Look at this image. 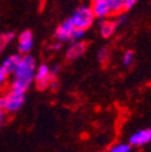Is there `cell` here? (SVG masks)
Returning a JSON list of instances; mask_svg holds the SVG:
<instances>
[{
  "label": "cell",
  "mask_w": 151,
  "mask_h": 152,
  "mask_svg": "<svg viewBox=\"0 0 151 152\" xmlns=\"http://www.w3.org/2000/svg\"><path fill=\"white\" fill-rule=\"evenodd\" d=\"M35 70H36V62L34 57L28 53L21 56L20 62H18L17 66L12 72L13 80L11 82V89L27 92L34 80Z\"/></svg>",
  "instance_id": "obj_1"
},
{
  "label": "cell",
  "mask_w": 151,
  "mask_h": 152,
  "mask_svg": "<svg viewBox=\"0 0 151 152\" xmlns=\"http://www.w3.org/2000/svg\"><path fill=\"white\" fill-rule=\"evenodd\" d=\"M26 103V92L11 89L5 96L0 97V109L4 112H16Z\"/></svg>",
  "instance_id": "obj_2"
},
{
  "label": "cell",
  "mask_w": 151,
  "mask_h": 152,
  "mask_svg": "<svg viewBox=\"0 0 151 152\" xmlns=\"http://www.w3.org/2000/svg\"><path fill=\"white\" fill-rule=\"evenodd\" d=\"M94 15L92 12V9L88 6H81L71 15L70 20L75 28H80L87 30L94 22Z\"/></svg>",
  "instance_id": "obj_3"
},
{
  "label": "cell",
  "mask_w": 151,
  "mask_h": 152,
  "mask_svg": "<svg viewBox=\"0 0 151 152\" xmlns=\"http://www.w3.org/2000/svg\"><path fill=\"white\" fill-rule=\"evenodd\" d=\"M34 80L36 82V86L39 89H45L50 86V83L56 80V77L51 72V68L46 64H41L40 66H36L35 74H34Z\"/></svg>",
  "instance_id": "obj_4"
},
{
  "label": "cell",
  "mask_w": 151,
  "mask_h": 152,
  "mask_svg": "<svg viewBox=\"0 0 151 152\" xmlns=\"http://www.w3.org/2000/svg\"><path fill=\"white\" fill-rule=\"evenodd\" d=\"M74 29H75V27H74L71 20H70V18H68V20L62 22L57 28H56V30H54V39L57 41H61V42L71 40V35H73Z\"/></svg>",
  "instance_id": "obj_5"
},
{
  "label": "cell",
  "mask_w": 151,
  "mask_h": 152,
  "mask_svg": "<svg viewBox=\"0 0 151 152\" xmlns=\"http://www.w3.org/2000/svg\"><path fill=\"white\" fill-rule=\"evenodd\" d=\"M151 142V128L140 129L129 137V145L132 147H141Z\"/></svg>",
  "instance_id": "obj_6"
},
{
  "label": "cell",
  "mask_w": 151,
  "mask_h": 152,
  "mask_svg": "<svg viewBox=\"0 0 151 152\" xmlns=\"http://www.w3.org/2000/svg\"><path fill=\"white\" fill-rule=\"evenodd\" d=\"M34 40H33V33L30 30H24L18 36V52L21 54H27L33 48Z\"/></svg>",
  "instance_id": "obj_7"
},
{
  "label": "cell",
  "mask_w": 151,
  "mask_h": 152,
  "mask_svg": "<svg viewBox=\"0 0 151 152\" xmlns=\"http://www.w3.org/2000/svg\"><path fill=\"white\" fill-rule=\"evenodd\" d=\"M86 42L81 41V40H78V41H74L70 47L67 50V53H65V57H67V59L68 61H75V59H78L79 57H81L85 51H86Z\"/></svg>",
  "instance_id": "obj_8"
},
{
  "label": "cell",
  "mask_w": 151,
  "mask_h": 152,
  "mask_svg": "<svg viewBox=\"0 0 151 152\" xmlns=\"http://www.w3.org/2000/svg\"><path fill=\"white\" fill-rule=\"evenodd\" d=\"M91 9H92L94 17H97V18H105L110 15V10L105 0H94Z\"/></svg>",
  "instance_id": "obj_9"
},
{
  "label": "cell",
  "mask_w": 151,
  "mask_h": 152,
  "mask_svg": "<svg viewBox=\"0 0 151 152\" xmlns=\"http://www.w3.org/2000/svg\"><path fill=\"white\" fill-rule=\"evenodd\" d=\"M20 59H21V54H11V56H9L7 58H5L3 61V63H1V65H0V66H1L10 75V74L13 72V70L17 66Z\"/></svg>",
  "instance_id": "obj_10"
},
{
  "label": "cell",
  "mask_w": 151,
  "mask_h": 152,
  "mask_svg": "<svg viewBox=\"0 0 151 152\" xmlns=\"http://www.w3.org/2000/svg\"><path fill=\"white\" fill-rule=\"evenodd\" d=\"M116 28H117V26H116L115 21H108V20H105L100 24V35L103 37H105V39H108V37L114 35V33L116 31Z\"/></svg>",
  "instance_id": "obj_11"
},
{
  "label": "cell",
  "mask_w": 151,
  "mask_h": 152,
  "mask_svg": "<svg viewBox=\"0 0 151 152\" xmlns=\"http://www.w3.org/2000/svg\"><path fill=\"white\" fill-rule=\"evenodd\" d=\"M109 10H110V15H119L125 10V0H105Z\"/></svg>",
  "instance_id": "obj_12"
},
{
  "label": "cell",
  "mask_w": 151,
  "mask_h": 152,
  "mask_svg": "<svg viewBox=\"0 0 151 152\" xmlns=\"http://www.w3.org/2000/svg\"><path fill=\"white\" fill-rule=\"evenodd\" d=\"M13 37H15V34L12 31H6V33L0 34V54L13 41Z\"/></svg>",
  "instance_id": "obj_13"
},
{
  "label": "cell",
  "mask_w": 151,
  "mask_h": 152,
  "mask_svg": "<svg viewBox=\"0 0 151 152\" xmlns=\"http://www.w3.org/2000/svg\"><path fill=\"white\" fill-rule=\"evenodd\" d=\"M130 150H132V146L129 144H125V142L115 144L114 146H111L109 148L110 152H129Z\"/></svg>",
  "instance_id": "obj_14"
},
{
  "label": "cell",
  "mask_w": 151,
  "mask_h": 152,
  "mask_svg": "<svg viewBox=\"0 0 151 152\" xmlns=\"http://www.w3.org/2000/svg\"><path fill=\"white\" fill-rule=\"evenodd\" d=\"M134 61V53L133 51H126L122 56V64L125 66H130Z\"/></svg>",
  "instance_id": "obj_15"
},
{
  "label": "cell",
  "mask_w": 151,
  "mask_h": 152,
  "mask_svg": "<svg viewBox=\"0 0 151 152\" xmlns=\"http://www.w3.org/2000/svg\"><path fill=\"white\" fill-rule=\"evenodd\" d=\"M86 30L85 29H80V28H75L74 31H73V35H71V40L73 41H78V40H81L84 35H85Z\"/></svg>",
  "instance_id": "obj_16"
},
{
  "label": "cell",
  "mask_w": 151,
  "mask_h": 152,
  "mask_svg": "<svg viewBox=\"0 0 151 152\" xmlns=\"http://www.w3.org/2000/svg\"><path fill=\"white\" fill-rule=\"evenodd\" d=\"M108 58H109V51H108V48H105V47L100 48L98 51V59L100 62H105Z\"/></svg>",
  "instance_id": "obj_17"
},
{
  "label": "cell",
  "mask_w": 151,
  "mask_h": 152,
  "mask_svg": "<svg viewBox=\"0 0 151 152\" xmlns=\"http://www.w3.org/2000/svg\"><path fill=\"white\" fill-rule=\"evenodd\" d=\"M7 76H9V74H7V72H6L1 66H0V86H1V85L6 81Z\"/></svg>",
  "instance_id": "obj_18"
},
{
  "label": "cell",
  "mask_w": 151,
  "mask_h": 152,
  "mask_svg": "<svg viewBox=\"0 0 151 152\" xmlns=\"http://www.w3.org/2000/svg\"><path fill=\"white\" fill-rule=\"evenodd\" d=\"M138 0H125V10H130L136 4Z\"/></svg>",
  "instance_id": "obj_19"
},
{
  "label": "cell",
  "mask_w": 151,
  "mask_h": 152,
  "mask_svg": "<svg viewBox=\"0 0 151 152\" xmlns=\"http://www.w3.org/2000/svg\"><path fill=\"white\" fill-rule=\"evenodd\" d=\"M126 20H127V18H126V16H125V15L119 13V15H117V20L115 21V23H116V26L119 27V26H122V24L126 22Z\"/></svg>",
  "instance_id": "obj_20"
},
{
  "label": "cell",
  "mask_w": 151,
  "mask_h": 152,
  "mask_svg": "<svg viewBox=\"0 0 151 152\" xmlns=\"http://www.w3.org/2000/svg\"><path fill=\"white\" fill-rule=\"evenodd\" d=\"M52 47H53V50H59V48L62 47V42H61V41L54 42V44L52 45Z\"/></svg>",
  "instance_id": "obj_21"
},
{
  "label": "cell",
  "mask_w": 151,
  "mask_h": 152,
  "mask_svg": "<svg viewBox=\"0 0 151 152\" xmlns=\"http://www.w3.org/2000/svg\"><path fill=\"white\" fill-rule=\"evenodd\" d=\"M4 118H5V112L1 109H0V124L4 122Z\"/></svg>",
  "instance_id": "obj_22"
}]
</instances>
